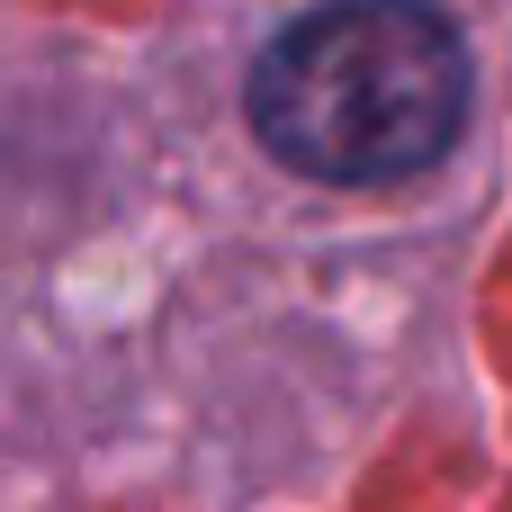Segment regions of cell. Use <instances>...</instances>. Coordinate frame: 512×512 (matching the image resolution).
I'll use <instances>...</instances> for the list:
<instances>
[{
  "instance_id": "6da1fadb",
  "label": "cell",
  "mask_w": 512,
  "mask_h": 512,
  "mask_svg": "<svg viewBox=\"0 0 512 512\" xmlns=\"http://www.w3.org/2000/svg\"><path fill=\"white\" fill-rule=\"evenodd\" d=\"M243 108L306 180H405L468 117V45L432 0H324L261 45Z\"/></svg>"
}]
</instances>
